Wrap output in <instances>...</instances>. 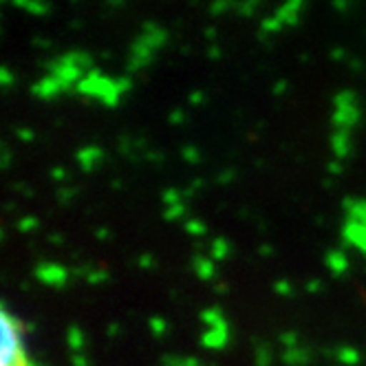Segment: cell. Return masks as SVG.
<instances>
[{
	"instance_id": "cell-1",
	"label": "cell",
	"mask_w": 366,
	"mask_h": 366,
	"mask_svg": "<svg viewBox=\"0 0 366 366\" xmlns=\"http://www.w3.org/2000/svg\"><path fill=\"white\" fill-rule=\"evenodd\" d=\"M75 93L82 97H89V99H95L107 109H115L119 99L124 97L117 89V77L104 75L102 69H97V66L75 86Z\"/></svg>"
},
{
	"instance_id": "cell-2",
	"label": "cell",
	"mask_w": 366,
	"mask_h": 366,
	"mask_svg": "<svg viewBox=\"0 0 366 366\" xmlns=\"http://www.w3.org/2000/svg\"><path fill=\"white\" fill-rule=\"evenodd\" d=\"M157 58V51L150 49L142 38H135L130 42V49H128V60H126V71L128 75H135V73H142L144 69H148Z\"/></svg>"
},
{
	"instance_id": "cell-3",
	"label": "cell",
	"mask_w": 366,
	"mask_h": 366,
	"mask_svg": "<svg viewBox=\"0 0 366 366\" xmlns=\"http://www.w3.org/2000/svg\"><path fill=\"white\" fill-rule=\"evenodd\" d=\"M34 276H36V280L42 282L44 287H54V290H62V287L69 285V280H71L73 274H71L64 265H60V263H40V265H36Z\"/></svg>"
},
{
	"instance_id": "cell-4",
	"label": "cell",
	"mask_w": 366,
	"mask_h": 366,
	"mask_svg": "<svg viewBox=\"0 0 366 366\" xmlns=\"http://www.w3.org/2000/svg\"><path fill=\"white\" fill-rule=\"evenodd\" d=\"M44 69L49 71V75L58 77V80H60L62 84H66V86H69V89H73V91H75V86L80 84V82L84 80V77L89 75L86 71L77 69V66H73V64H66V62H62L60 58L46 62V64H44Z\"/></svg>"
},
{
	"instance_id": "cell-5",
	"label": "cell",
	"mask_w": 366,
	"mask_h": 366,
	"mask_svg": "<svg viewBox=\"0 0 366 366\" xmlns=\"http://www.w3.org/2000/svg\"><path fill=\"white\" fill-rule=\"evenodd\" d=\"M69 91L71 89L66 84H62L58 77L49 75V73L44 77H40L36 84H31V95L38 97V99H42V102H51V99H56L58 95L69 93Z\"/></svg>"
},
{
	"instance_id": "cell-6",
	"label": "cell",
	"mask_w": 366,
	"mask_h": 366,
	"mask_svg": "<svg viewBox=\"0 0 366 366\" xmlns=\"http://www.w3.org/2000/svg\"><path fill=\"white\" fill-rule=\"evenodd\" d=\"M342 247L357 249L362 256H366V225L355 221H345L342 225Z\"/></svg>"
},
{
	"instance_id": "cell-7",
	"label": "cell",
	"mask_w": 366,
	"mask_h": 366,
	"mask_svg": "<svg viewBox=\"0 0 366 366\" xmlns=\"http://www.w3.org/2000/svg\"><path fill=\"white\" fill-rule=\"evenodd\" d=\"M362 119V107L360 104H353V107H342V109H333L331 115V124L335 130H345V133H351V130L360 124Z\"/></svg>"
},
{
	"instance_id": "cell-8",
	"label": "cell",
	"mask_w": 366,
	"mask_h": 366,
	"mask_svg": "<svg viewBox=\"0 0 366 366\" xmlns=\"http://www.w3.org/2000/svg\"><path fill=\"white\" fill-rule=\"evenodd\" d=\"M137 38H142L150 49L159 51V49H164V46L168 44L170 34H168V29H164V27H162L159 22L146 20V22L142 24V31H139V36H137Z\"/></svg>"
},
{
	"instance_id": "cell-9",
	"label": "cell",
	"mask_w": 366,
	"mask_h": 366,
	"mask_svg": "<svg viewBox=\"0 0 366 366\" xmlns=\"http://www.w3.org/2000/svg\"><path fill=\"white\" fill-rule=\"evenodd\" d=\"M104 159H107V152H104V148L97 144L82 146L75 152V162L82 168V172H93L99 164H104Z\"/></svg>"
},
{
	"instance_id": "cell-10",
	"label": "cell",
	"mask_w": 366,
	"mask_h": 366,
	"mask_svg": "<svg viewBox=\"0 0 366 366\" xmlns=\"http://www.w3.org/2000/svg\"><path fill=\"white\" fill-rule=\"evenodd\" d=\"M305 7H307L305 0H290V3H285L276 9V18L285 24V27H298Z\"/></svg>"
},
{
	"instance_id": "cell-11",
	"label": "cell",
	"mask_w": 366,
	"mask_h": 366,
	"mask_svg": "<svg viewBox=\"0 0 366 366\" xmlns=\"http://www.w3.org/2000/svg\"><path fill=\"white\" fill-rule=\"evenodd\" d=\"M325 265H327V269H329L335 278L345 276V274L349 272V267H351L347 252H345V249H340V247H331V249L325 254Z\"/></svg>"
},
{
	"instance_id": "cell-12",
	"label": "cell",
	"mask_w": 366,
	"mask_h": 366,
	"mask_svg": "<svg viewBox=\"0 0 366 366\" xmlns=\"http://www.w3.org/2000/svg\"><path fill=\"white\" fill-rule=\"evenodd\" d=\"M229 345V329H205L201 333V347L210 351H223Z\"/></svg>"
},
{
	"instance_id": "cell-13",
	"label": "cell",
	"mask_w": 366,
	"mask_h": 366,
	"mask_svg": "<svg viewBox=\"0 0 366 366\" xmlns=\"http://www.w3.org/2000/svg\"><path fill=\"white\" fill-rule=\"evenodd\" d=\"M331 152L337 162L347 159V157H351L353 152V142H351V133H345V130H333L331 135Z\"/></svg>"
},
{
	"instance_id": "cell-14",
	"label": "cell",
	"mask_w": 366,
	"mask_h": 366,
	"mask_svg": "<svg viewBox=\"0 0 366 366\" xmlns=\"http://www.w3.org/2000/svg\"><path fill=\"white\" fill-rule=\"evenodd\" d=\"M192 269H194V274H197V278L201 282H212L217 278V265H214V260L203 256V254H197L192 258Z\"/></svg>"
},
{
	"instance_id": "cell-15",
	"label": "cell",
	"mask_w": 366,
	"mask_h": 366,
	"mask_svg": "<svg viewBox=\"0 0 366 366\" xmlns=\"http://www.w3.org/2000/svg\"><path fill=\"white\" fill-rule=\"evenodd\" d=\"M342 210L347 221H355L366 225V199H355V197H347L342 201Z\"/></svg>"
},
{
	"instance_id": "cell-16",
	"label": "cell",
	"mask_w": 366,
	"mask_h": 366,
	"mask_svg": "<svg viewBox=\"0 0 366 366\" xmlns=\"http://www.w3.org/2000/svg\"><path fill=\"white\" fill-rule=\"evenodd\" d=\"M280 360H282L285 366H307V364H311L313 353H311V349H307V347L285 349V351L280 353Z\"/></svg>"
},
{
	"instance_id": "cell-17",
	"label": "cell",
	"mask_w": 366,
	"mask_h": 366,
	"mask_svg": "<svg viewBox=\"0 0 366 366\" xmlns=\"http://www.w3.org/2000/svg\"><path fill=\"white\" fill-rule=\"evenodd\" d=\"M60 60L66 62V64H73V66H77V69H82V71H86V73H91V71L95 69V66H93V56L86 54V51H80V49L66 51V54L60 56Z\"/></svg>"
},
{
	"instance_id": "cell-18",
	"label": "cell",
	"mask_w": 366,
	"mask_h": 366,
	"mask_svg": "<svg viewBox=\"0 0 366 366\" xmlns=\"http://www.w3.org/2000/svg\"><path fill=\"white\" fill-rule=\"evenodd\" d=\"M201 322L207 329H229V322L225 318V313L219 307H207L201 311Z\"/></svg>"
},
{
	"instance_id": "cell-19",
	"label": "cell",
	"mask_w": 366,
	"mask_h": 366,
	"mask_svg": "<svg viewBox=\"0 0 366 366\" xmlns=\"http://www.w3.org/2000/svg\"><path fill=\"white\" fill-rule=\"evenodd\" d=\"M11 5L16 9H22V11L36 16V18H46L51 11H54V7H51L49 3H38V0H14Z\"/></svg>"
},
{
	"instance_id": "cell-20",
	"label": "cell",
	"mask_w": 366,
	"mask_h": 366,
	"mask_svg": "<svg viewBox=\"0 0 366 366\" xmlns=\"http://www.w3.org/2000/svg\"><path fill=\"white\" fill-rule=\"evenodd\" d=\"M66 345L73 351V355L84 351V347H86V335H84V331L77 327V325H71L66 329Z\"/></svg>"
},
{
	"instance_id": "cell-21",
	"label": "cell",
	"mask_w": 366,
	"mask_h": 366,
	"mask_svg": "<svg viewBox=\"0 0 366 366\" xmlns=\"http://www.w3.org/2000/svg\"><path fill=\"white\" fill-rule=\"evenodd\" d=\"M159 366H205L199 357L194 355H174V353H166L159 360Z\"/></svg>"
},
{
	"instance_id": "cell-22",
	"label": "cell",
	"mask_w": 366,
	"mask_h": 366,
	"mask_svg": "<svg viewBox=\"0 0 366 366\" xmlns=\"http://www.w3.org/2000/svg\"><path fill=\"white\" fill-rule=\"evenodd\" d=\"M232 254V243L223 237H217L212 243H210V258L214 260V263H221V260L229 258Z\"/></svg>"
},
{
	"instance_id": "cell-23",
	"label": "cell",
	"mask_w": 366,
	"mask_h": 366,
	"mask_svg": "<svg viewBox=\"0 0 366 366\" xmlns=\"http://www.w3.org/2000/svg\"><path fill=\"white\" fill-rule=\"evenodd\" d=\"M335 360L340 364H345V366H357L360 360H362V355H360V351L355 347H340L335 351Z\"/></svg>"
},
{
	"instance_id": "cell-24",
	"label": "cell",
	"mask_w": 366,
	"mask_h": 366,
	"mask_svg": "<svg viewBox=\"0 0 366 366\" xmlns=\"http://www.w3.org/2000/svg\"><path fill=\"white\" fill-rule=\"evenodd\" d=\"M285 29V24L276 18V14L272 16H265L263 20H260V38L265 36H274V34H280Z\"/></svg>"
},
{
	"instance_id": "cell-25",
	"label": "cell",
	"mask_w": 366,
	"mask_h": 366,
	"mask_svg": "<svg viewBox=\"0 0 366 366\" xmlns=\"http://www.w3.org/2000/svg\"><path fill=\"white\" fill-rule=\"evenodd\" d=\"M353 104H360V97L355 91L351 89H342L333 95V109H342V107H353Z\"/></svg>"
},
{
	"instance_id": "cell-26",
	"label": "cell",
	"mask_w": 366,
	"mask_h": 366,
	"mask_svg": "<svg viewBox=\"0 0 366 366\" xmlns=\"http://www.w3.org/2000/svg\"><path fill=\"white\" fill-rule=\"evenodd\" d=\"M272 360H274V351L269 345H258L256 347V353H254V364L256 366H272Z\"/></svg>"
},
{
	"instance_id": "cell-27",
	"label": "cell",
	"mask_w": 366,
	"mask_h": 366,
	"mask_svg": "<svg viewBox=\"0 0 366 366\" xmlns=\"http://www.w3.org/2000/svg\"><path fill=\"white\" fill-rule=\"evenodd\" d=\"M148 329H150V333H152L157 340H159V337H164V335L168 333V322H166L164 316H150Z\"/></svg>"
},
{
	"instance_id": "cell-28",
	"label": "cell",
	"mask_w": 366,
	"mask_h": 366,
	"mask_svg": "<svg viewBox=\"0 0 366 366\" xmlns=\"http://www.w3.org/2000/svg\"><path fill=\"white\" fill-rule=\"evenodd\" d=\"M183 229H186V234H190V237H197V239H201V237H205V234H207V225L201 219H188L186 225H183Z\"/></svg>"
},
{
	"instance_id": "cell-29",
	"label": "cell",
	"mask_w": 366,
	"mask_h": 366,
	"mask_svg": "<svg viewBox=\"0 0 366 366\" xmlns=\"http://www.w3.org/2000/svg\"><path fill=\"white\" fill-rule=\"evenodd\" d=\"M181 159L186 162V164H190V166H197V164H201L203 157H201V150L197 146L188 144V146L181 148Z\"/></svg>"
},
{
	"instance_id": "cell-30",
	"label": "cell",
	"mask_w": 366,
	"mask_h": 366,
	"mask_svg": "<svg viewBox=\"0 0 366 366\" xmlns=\"http://www.w3.org/2000/svg\"><path fill=\"white\" fill-rule=\"evenodd\" d=\"M237 5H239V3H232V0H217V3H212L210 7H207V11H210V16L219 18V16L232 11V9L237 11Z\"/></svg>"
},
{
	"instance_id": "cell-31",
	"label": "cell",
	"mask_w": 366,
	"mask_h": 366,
	"mask_svg": "<svg viewBox=\"0 0 366 366\" xmlns=\"http://www.w3.org/2000/svg\"><path fill=\"white\" fill-rule=\"evenodd\" d=\"M84 280H86L89 285L97 287V285L109 282V280H111V274H109V269H104V267H95V269L89 272V276H86Z\"/></svg>"
},
{
	"instance_id": "cell-32",
	"label": "cell",
	"mask_w": 366,
	"mask_h": 366,
	"mask_svg": "<svg viewBox=\"0 0 366 366\" xmlns=\"http://www.w3.org/2000/svg\"><path fill=\"white\" fill-rule=\"evenodd\" d=\"M186 212H188V205H186V203H179V205L166 207V210H164V219H166L168 223H174V221H179V219L186 217Z\"/></svg>"
},
{
	"instance_id": "cell-33",
	"label": "cell",
	"mask_w": 366,
	"mask_h": 366,
	"mask_svg": "<svg viewBox=\"0 0 366 366\" xmlns=\"http://www.w3.org/2000/svg\"><path fill=\"white\" fill-rule=\"evenodd\" d=\"M278 340L285 349H298L300 347V333L298 331H282L278 335Z\"/></svg>"
},
{
	"instance_id": "cell-34",
	"label": "cell",
	"mask_w": 366,
	"mask_h": 366,
	"mask_svg": "<svg viewBox=\"0 0 366 366\" xmlns=\"http://www.w3.org/2000/svg\"><path fill=\"white\" fill-rule=\"evenodd\" d=\"M258 9H260V0H245V3L237 5V14L241 18H252Z\"/></svg>"
},
{
	"instance_id": "cell-35",
	"label": "cell",
	"mask_w": 366,
	"mask_h": 366,
	"mask_svg": "<svg viewBox=\"0 0 366 366\" xmlns=\"http://www.w3.org/2000/svg\"><path fill=\"white\" fill-rule=\"evenodd\" d=\"M162 201H164V205H166V207L179 205V203H183V192H181V190H177V188H168V190H164Z\"/></svg>"
},
{
	"instance_id": "cell-36",
	"label": "cell",
	"mask_w": 366,
	"mask_h": 366,
	"mask_svg": "<svg viewBox=\"0 0 366 366\" xmlns=\"http://www.w3.org/2000/svg\"><path fill=\"white\" fill-rule=\"evenodd\" d=\"M16 227H18V232H22V234H29V232H34V229H38L40 227V221H38V217H22L18 223H16Z\"/></svg>"
},
{
	"instance_id": "cell-37",
	"label": "cell",
	"mask_w": 366,
	"mask_h": 366,
	"mask_svg": "<svg viewBox=\"0 0 366 366\" xmlns=\"http://www.w3.org/2000/svg\"><path fill=\"white\" fill-rule=\"evenodd\" d=\"M274 292L278 296H282V298H292L294 296V285L287 280V278H280V280L274 282Z\"/></svg>"
},
{
	"instance_id": "cell-38",
	"label": "cell",
	"mask_w": 366,
	"mask_h": 366,
	"mask_svg": "<svg viewBox=\"0 0 366 366\" xmlns=\"http://www.w3.org/2000/svg\"><path fill=\"white\" fill-rule=\"evenodd\" d=\"M16 84V75L9 66H3L0 69V86H3L5 91H9L11 86Z\"/></svg>"
},
{
	"instance_id": "cell-39",
	"label": "cell",
	"mask_w": 366,
	"mask_h": 366,
	"mask_svg": "<svg viewBox=\"0 0 366 366\" xmlns=\"http://www.w3.org/2000/svg\"><path fill=\"white\" fill-rule=\"evenodd\" d=\"M16 137H18V142L31 144V142H36V130L27 128V126H20V128H16Z\"/></svg>"
},
{
	"instance_id": "cell-40",
	"label": "cell",
	"mask_w": 366,
	"mask_h": 366,
	"mask_svg": "<svg viewBox=\"0 0 366 366\" xmlns=\"http://www.w3.org/2000/svg\"><path fill=\"white\" fill-rule=\"evenodd\" d=\"M168 124H172V126L186 124V111H183V109H172L170 115H168Z\"/></svg>"
},
{
	"instance_id": "cell-41",
	"label": "cell",
	"mask_w": 366,
	"mask_h": 366,
	"mask_svg": "<svg viewBox=\"0 0 366 366\" xmlns=\"http://www.w3.org/2000/svg\"><path fill=\"white\" fill-rule=\"evenodd\" d=\"M75 188H60L58 190V203L60 205H66V203H71V199L75 197Z\"/></svg>"
},
{
	"instance_id": "cell-42",
	"label": "cell",
	"mask_w": 366,
	"mask_h": 366,
	"mask_svg": "<svg viewBox=\"0 0 366 366\" xmlns=\"http://www.w3.org/2000/svg\"><path fill=\"white\" fill-rule=\"evenodd\" d=\"M117 89L122 95L130 93V89H133V80H130V75H124V77H117Z\"/></svg>"
},
{
	"instance_id": "cell-43",
	"label": "cell",
	"mask_w": 366,
	"mask_h": 366,
	"mask_svg": "<svg viewBox=\"0 0 366 366\" xmlns=\"http://www.w3.org/2000/svg\"><path fill=\"white\" fill-rule=\"evenodd\" d=\"M188 102H190V107H203V104H205V93L197 89V91H192L188 95Z\"/></svg>"
},
{
	"instance_id": "cell-44",
	"label": "cell",
	"mask_w": 366,
	"mask_h": 366,
	"mask_svg": "<svg viewBox=\"0 0 366 366\" xmlns=\"http://www.w3.org/2000/svg\"><path fill=\"white\" fill-rule=\"evenodd\" d=\"M137 267H142V269H152V267H154V256H152V254H142V256L137 258Z\"/></svg>"
},
{
	"instance_id": "cell-45",
	"label": "cell",
	"mask_w": 366,
	"mask_h": 366,
	"mask_svg": "<svg viewBox=\"0 0 366 366\" xmlns=\"http://www.w3.org/2000/svg\"><path fill=\"white\" fill-rule=\"evenodd\" d=\"M342 162H337V159H331L329 164H327V172H329V177H340L342 174Z\"/></svg>"
},
{
	"instance_id": "cell-46",
	"label": "cell",
	"mask_w": 366,
	"mask_h": 366,
	"mask_svg": "<svg viewBox=\"0 0 366 366\" xmlns=\"http://www.w3.org/2000/svg\"><path fill=\"white\" fill-rule=\"evenodd\" d=\"M234 179H237V170H223L217 179L219 186H227V183H232Z\"/></svg>"
},
{
	"instance_id": "cell-47",
	"label": "cell",
	"mask_w": 366,
	"mask_h": 366,
	"mask_svg": "<svg viewBox=\"0 0 366 366\" xmlns=\"http://www.w3.org/2000/svg\"><path fill=\"white\" fill-rule=\"evenodd\" d=\"M305 290H307V294H318V292H322V280L311 278V280L305 285Z\"/></svg>"
},
{
	"instance_id": "cell-48",
	"label": "cell",
	"mask_w": 366,
	"mask_h": 366,
	"mask_svg": "<svg viewBox=\"0 0 366 366\" xmlns=\"http://www.w3.org/2000/svg\"><path fill=\"white\" fill-rule=\"evenodd\" d=\"M31 364V360L27 357V351H24V353H20L18 357H14L9 364H5V366H29Z\"/></svg>"
},
{
	"instance_id": "cell-49",
	"label": "cell",
	"mask_w": 366,
	"mask_h": 366,
	"mask_svg": "<svg viewBox=\"0 0 366 366\" xmlns=\"http://www.w3.org/2000/svg\"><path fill=\"white\" fill-rule=\"evenodd\" d=\"M144 159H148L150 164H162V162H164V152L148 150V152H144Z\"/></svg>"
},
{
	"instance_id": "cell-50",
	"label": "cell",
	"mask_w": 366,
	"mask_h": 366,
	"mask_svg": "<svg viewBox=\"0 0 366 366\" xmlns=\"http://www.w3.org/2000/svg\"><path fill=\"white\" fill-rule=\"evenodd\" d=\"M9 166H11V150H9L7 144H3V162H0V168L7 170Z\"/></svg>"
},
{
	"instance_id": "cell-51",
	"label": "cell",
	"mask_w": 366,
	"mask_h": 366,
	"mask_svg": "<svg viewBox=\"0 0 366 366\" xmlns=\"http://www.w3.org/2000/svg\"><path fill=\"white\" fill-rule=\"evenodd\" d=\"M49 174H51V179H54V181H64V179L69 177V174H66V170H64L62 166L51 168V172H49Z\"/></svg>"
},
{
	"instance_id": "cell-52",
	"label": "cell",
	"mask_w": 366,
	"mask_h": 366,
	"mask_svg": "<svg viewBox=\"0 0 366 366\" xmlns=\"http://www.w3.org/2000/svg\"><path fill=\"white\" fill-rule=\"evenodd\" d=\"M71 366H89V357L84 353H75L71 355Z\"/></svg>"
},
{
	"instance_id": "cell-53",
	"label": "cell",
	"mask_w": 366,
	"mask_h": 366,
	"mask_svg": "<svg viewBox=\"0 0 366 366\" xmlns=\"http://www.w3.org/2000/svg\"><path fill=\"white\" fill-rule=\"evenodd\" d=\"M287 89H290V84H287L285 80H280V82H276V84H274L272 93H274L276 97H280V95H285V93H287Z\"/></svg>"
},
{
	"instance_id": "cell-54",
	"label": "cell",
	"mask_w": 366,
	"mask_h": 366,
	"mask_svg": "<svg viewBox=\"0 0 366 366\" xmlns=\"http://www.w3.org/2000/svg\"><path fill=\"white\" fill-rule=\"evenodd\" d=\"M95 239H97V241H109V239H111L109 227H97V229H95Z\"/></svg>"
},
{
	"instance_id": "cell-55",
	"label": "cell",
	"mask_w": 366,
	"mask_h": 366,
	"mask_svg": "<svg viewBox=\"0 0 366 366\" xmlns=\"http://www.w3.org/2000/svg\"><path fill=\"white\" fill-rule=\"evenodd\" d=\"M122 333V325H117V322H111L109 327H107V335L109 337H117Z\"/></svg>"
},
{
	"instance_id": "cell-56",
	"label": "cell",
	"mask_w": 366,
	"mask_h": 366,
	"mask_svg": "<svg viewBox=\"0 0 366 366\" xmlns=\"http://www.w3.org/2000/svg\"><path fill=\"white\" fill-rule=\"evenodd\" d=\"M205 54H207V58H210V60H221V49L219 46H207Z\"/></svg>"
},
{
	"instance_id": "cell-57",
	"label": "cell",
	"mask_w": 366,
	"mask_h": 366,
	"mask_svg": "<svg viewBox=\"0 0 366 366\" xmlns=\"http://www.w3.org/2000/svg\"><path fill=\"white\" fill-rule=\"evenodd\" d=\"M345 54L347 51L342 46H335V49H331V60H345Z\"/></svg>"
},
{
	"instance_id": "cell-58",
	"label": "cell",
	"mask_w": 366,
	"mask_h": 366,
	"mask_svg": "<svg viewBox=\"0 0 366 366\" xmlns=\"http://www.w3.org/2000/svg\"><path fill=\"white\" fill-rule=\"evenodd\" d=\"M351 5L349 3H342V0H335V3H333V9H337V11H347Z\"/></svg>"
},
{
	"instance_id": "cell-59",
	"label": "cell",
	"mask_w": 366,
	"mask_h": 366,
	"mask_svg": "<svg viewBox=\"0 0 366 366\" xmlns=\"http://www.w3.org/2000/svg\"><path fill=\"white\" fill-rule=\"evenodd\" d=\"M227 290H229V287L225 282H214V292L217 294H227Z\"/></svg>"
},
{
	"instance_id": "cell-60",
	"label": "cell",
	"mask_w": 366,
	"mask_h": 366,
	"mask_svg": "<svg viewBox=\"0 0 366 366\" xmlns=\"http://www.w3.org/2000/svg\"><path fill=\"white\" fill-rule=\"evenodd\" d=\"M49 243H56V245H62V243H64V239L60 237V234H51V237H49Z\"/></svg>"
},
{
	"instance_id": "cell-61",
	"label": "cell",
	"mask_w": 366,
	"mask_h": 366,
	"mask_svg": "<svg viewBox=\"0 0 366 366\" xmlns=\"http://www.w3.org/2000/svg\"><path fill=\"white\" fill-rule=\"evenodd\" d=\"M260 256H272L274 254V249H272V245H260Z\"/></svg>"
},
{
	"instance_id": "cell-62",
	"label": "cell",
	"mask_w": 366,
	"mask_h": 366,
	"mask_svg": "<svg viewBox=\"0 0 366 366\" xmlns=\"http://www.w3.org/2000/svg\"><path fill=\"white\" fill-rule=\"evenodd\" d=\"M203 34H205V38H207V40H214V38H217V29H214V27H207Z\"/></svg>"
},
{
	"instance_id": "cell-63",
	"label": "cell",
	"mask_w": 366,
	"mask_h": 366,
	"mask_svg": "<svg viewBox=\"0 0 366 366\" xmlns=\"http://www.w3.org/2000/svg\"><path fill=\"white\" fill-rule=\"evenodd\" d=\"M351 69H355V71H360V69H362V62H357V60H353V62H351Z\"/></svg>"
},
{
	"instance_id": "cell-64",
	"label": "cell",
	"mask_w": 366,
	"mask_h": 366,
	"mask_svg": "<svg viewBox=\"0 0 366 366\" xmlns=\"http://www.w3.org/2000/svg\"><path fill=\"white\" fill-rule=\"evenodd\" d=\"M29 366H44V364H38V362H31Z\"/></svg>"
}]
</instances>
